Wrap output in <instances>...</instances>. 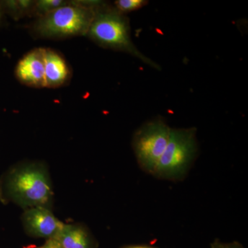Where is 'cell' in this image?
<instances>
[{"label": "cell", "instance_id": "cell-12", "mask_svg": "<svg viewBox=\"0 0 248 248\" xmlns=\"http://www.w3.org/2000/svg\"><path fill=\"white\" fill-rule=\"evenodd\" d=\"M146 0H117L115 1V8L120 12L125 14L143 8L148 4Z\"/></svg>", "mask_w": 248, "mask_h": 248}, {"label": "cell", "instance_id": "cell-8", "mask_svg": "<svg viewBox=\"0 0 248 248\" xmlns=\"http://www.w3.org/2000/svg\"><path fill=\"white\" fill-rule=\"evenodd\" d=\"M45 58L46 87H58L64 84L70 75L64 59L57 52L49 48H45Z\"/></svg>", "mask_w": 248, "mask_h": 248}, {"label": "cell", "instance_id": "cell-5", "mask_svg": "<svg viewBox=\"0 0 248 248\" xmlns=\"http://www.w3.org/2000/svg\"><path fill=\"white\" fill-rule=\"evenodd\" d=\"M171 128L162 119H156L142 125L133 140L134 152L139 165L153 174L167 146Z\"/></svg>", "mask_w": 248, "mask_h": 248}, {"label": "cell", "instance_id": "cell-2", "mask_svg": "<svg viewBox=\"0 0 248 248\" xmlns=\"http://www.w3.org/2000/svg\"><path fill=\"white\" fill-rule=\"evenodd\" d=\"M86 36L104 48L130 54L155 69H161L158 63L145 56L134 45L128 18L105 3L96 9Z\"/></svg>", "mask_w": 248, "mask_h": 248}, {"label": "cell", "instance_id": "cell-9", "mask_svg": "<svg viewBox=\"0 0 248 248\" xmlns=\"http://www.w3.org/2000/svg\"><path fill=\"white\" fill-rule=\"evenodd\" d=\"M62 248H94L89 232L79 225L64 224L53 238Z\"/></svg>", "mask_w": 248, "mask_h": 248}, {"label": "cell", "instance_id": "cell-7", "mask_svg": "<svg viewBox=\"0 0 248 248\" xmlns=\"http://www.w3.org/2000/svg\"><path fill=\"white\" fill-rule=\"evenodd\" d=\"M45 55V48H35L19 60L16 68L19 81L34 87H46Z\"/></svg>", "mask_w": 248, "mask_h": 248}, {"label": "cell", "instance_id": "cell-6", "mask_svg": "<svg viewBox=\"0 0 248 248\" xmlns=\"http://www.w3.org/2000/svg\"><path fill=\"white\" fill-rule=\"evenodd\" d=\"M22 220L24 230L30 236L47 240L53 239L63 225L51 210L46 207L26 209Z\"/></svg>", "mask_w": 248, "mask_h": 248}, {"label": "cell", "instance_id": "cell-10", "mask_svg": "<svg viewBox=\"0 0 248 248\" xmlns=\"http://www.w3.org/2000/svg\"><path fill=\"white\" fill-rule=\"evenodd\" d=\"M34 2L35 1L29 0H8L1 1L4 13H7L16 19L22 17L23 15L29 13L31 14Z\"/></svg>", "mask_w": 248, "mask_h": 248}, {"label": "cell", "instance_id": "cell-4", "mask_svg": "<svg viewBox=\"0 0 248 248\" xmlns=\"http://www.w3.org/2000/svg\"><path fill=\"white\" fill-rule=\"evenodd\" d=\"M197 129L171 128L169 143L153 175L166 180H180L190 169L198 152Z\"/></svg>", "mask_w": 248, "mask_h": 248}, {"label": "cell", "instance_id": "cell-15", "mask_svg": "<svg viewBox=\"0 0 248 248\" xmlns=\"http://www.w3.org/2000/svg\"><path fill=\"white\" fill-rule=\"evenodd\" d=\"M5 14L4 9H3L2 5H1V1H0V25H1V22H2L3 16Z\"/></svg>", "mask_w": 248, "mask_h": 248}, {"label": "cell", "instance_id": "cell-13", "mask_svg": "<svg viewBox=\"0 0 248 248\" xmlns=\"http://www.w3.org/2000/svg\"><path fill=\"white\" fill-rule=\"evenodd\" d=\"M211 248H244L238 242L223 243L219 240H215L212 243Z\"/></svg>", "mask_w": 248, "mask_h": 248}, {"label": "cell", "instance_id": "cell-3", "mask_svg": "<svg viewBox=\"0 0 248 248\" xmlns=\"http://www.w3.org/2000/svg\"><path fill=\"white\" fill-rule=\"evenodd\" d=\"M99 1H73L39 17L34 24L37 35L46 38L87 35Z\"/></svg>", "mask_w": 248, "mask_h": 248}, {"label": "cell", "instance_id": "cell-1", "mask_svg": "<svg viewBox=\"0 0 248 248\" xmlns=\"http://www.w3.org/2000/svg\"><path fill=\"white\" fill-rule=\"evenodd\" d=\"M53 198L48 170L39 163L19 164L0 177V201L13 203L24 210L34 207L48 208Z\"/></svg>", "mask_w": 248, "mask_h": 248}, {"label": "cell", "instance_id": "cell-14", "mask_svg": "<svg viewBox=\"0 0 248 248\" xmlns=\"http://www.w3.org/2000/svg\"><path fill=\"white\" fill-rule=\"evenodd\" d=\"M35 248H62L61 246L59 245L58 243L55 240L53 239H50L47 240L46 242L45 243L43 246H40V247Z\"/></svg>", "mask_w": 248, "mask_h": 248}, {"label": "cell", "instance_id": "cell-11", "mask_svg": "<svg viewBox=\"0 0 248 248\" xmlns=\"http://www.w3.org/2000/svg\"><path fill=\"white\" fill-rule=\"evenodd\" d=\"M69 1L63 0H40L35 1L32 6L31 14L35 15L38 17H42L45 15L55 11V9L65 6Z\"/></svg>", "mask_w": 248, "mask_h": 248}, {"label": "cell", "instance_id": "cell-16", "mask_svg": "<svg viewBox=\"0 0 248 248\" xmlns=\"http://www.w3.org/2000/svg\"><path fill=\"white\" fill-rule=\"evenodd\" d=\"M125 248H152L150 247H147V246H130V247Z\"/></svg>", "mask_w": 248, "mask_h": 248}]
</instances>
